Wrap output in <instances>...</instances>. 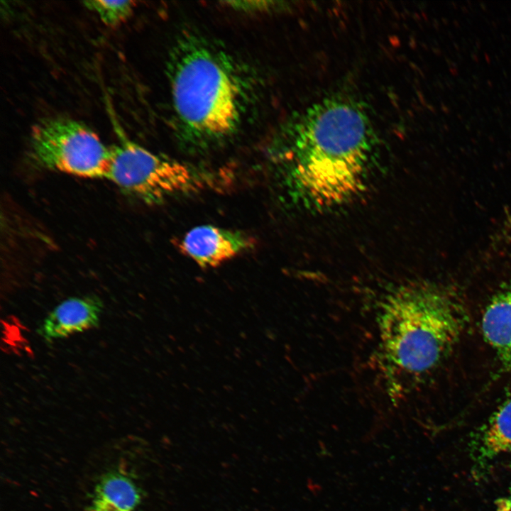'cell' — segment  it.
I'll list each match as a JSON object with an SVG mask.
<instances>
[{"mask_svg": "<svg viewBox=\"0 0 511 511\" xmlns=\"http://www.w3.org/2000/svg\"><path fill=\"white\" fill-rule=\"evenodd\" d=\"M370 128L351 103L324 102L304 118L287 158V178L297 194L319 206L339 204L362 187Z\"/></svg>", "mask_w": 511, "mask_h": 511, "instance_id": "obj_1", "label": "cell"}, {"mask_svg": "<svg viewBox=\"0 0 511 511\" xmlns=\"http://www.w3.org/2000/svg\"><path fill=\"white\" fill-rule=\"evenodd\" d=\"M466 322L464 307L449 290L432 284L405 285L388 295L380 308V348L399 370L422 373L456 344Z\"/></svg>", "mask_w": 511, "mask_h": 511, "instance_id": "obj_2", "label": "cell"}, {"mask_svg": "<svg viewBox=\"0 0 511 511\" xmlns=\"http://www.w3.org/2000/svg\"><path fill=\"white\" fill-rule=\"evenodd\" d=\"M244 89L233 66L204 43L186 40L172 62L171 94L182 127L199 143L229 136L243 113Z\"/></svg>", "mask_w": 511, "mask_h": 511, "instance_id": "obj_3", "label": "cell"}, {"mask_svg": "<svg viewBox=\"0 0 511 511\" xmlns=\"http://www.w3.org/2000/svg\"><path fill=\"white\" fill-rule=\"evenodd\" d=\"M110 149L106 179L148 204L217 189L224 181L221 174L157 155L126 138Z\"/></svg>", "mask_w": 511, "mask_h": 511, "instance_id": "obj_4", "label": "cell"}, {"mask_svg": "<svg viewBox=\"0 0 511 511\" xmlns=\"http://www.w3.org/2000/svg\"><path fill=\"white\" fill-rule=\"evenodd\" d=\"M30 153L40 167L84 178H106L111 149L81 121L50 117L35 123Z\"/></svg>", "mask_w": 511, "mask_h": 511, "instance_id": "obj_5", "label": "cell"}, {"mask_svg": "<svg viewBox=\"0 0 511 511\" xmlns=\"http://www.w3.org/2000/svg\"><path fill=\"white\" fill-rule=\"evenodd\" d=\"M246 233L211 225L192 229L179 243L182 251L202 268H215L252 248Z\"/></svg>", "mask_w": 511, "mask_h": 511, "instance_id": "obj_6", "label": "cell"}, {"mask_svg": "<svg viewBox=\"0 0 511 511\" xmlns=\"http://www.w3.org/2000/svg\"><path fill=\"white\" fill-rule=\"evenodd\" d=\"M103 307L102 301L95 295L67 299L46 316L37 332L46 341H53L95 328Z\"/></svg>", "mask_w": 511, "mask_h": 511, "instance_id": "obj_7", "label": "cell"}, {"mask_svg": "<svg viewBox=\"0 0 511 511\" xmlns=\"http://www.w3.org/2000/svg\"><path fill=\"white\" fill-rule=\"evenodd\" d=\"M481 326L486 341L502 363L511 369V280L488 303Z\"/></svg>", "mask_w": 511, "mask_h": 511, "instance_id": "obj_8", "label": "cell"}, {"mask_svg": "<svg viewBox=\"0 0 511 511\" xmlns=\"http://www.w3.org/2000/svg\"><path fill=\"white\" fill-rule=\"evenodd\" d=\"M141 500V490L131 476L112 470L97 482L89 511H136Z\"/></svg>", "mask_w": 511, "mask_h": 511, "instance_id": "obj_9", "label": "cell"}, {"mask_svg": "<svg viewBox=\"0 0 511 511\" xmlns=\"http://www.w3.org/2000/svg\"><path fill=\"white\" fill-rule=\"evenodd\" d=\"M511 452V398L494 413L485 426L478 447L480 461L493 458Z\"/></svg>", "mask_w": 511, "mask_h": 511, "instance_id": "obj_10", "label": "cell"}, {"mask_svg": "<svg viewBox=\"0 0 511 511\" xmlns=\"http://www.w3.org/2000/svg\"><path fill=\"white\" fill-rule=\"evenodd\" d=\"M85 7L95 11L101 21L110 27H116L131 15L135 2L132 1H86Z\"/></svg>", "mask_w": 511, "mask_h": 511, "instance_id": "obj_11", "label": "cell"}, {"mask_svg": "<svg viewBox=\"0 0 511 511\" xmlns=\"http://www.w3.org/2000/svg\"><path fill=\"white\" fill-rule=\"evenodd\" d=\"M496 511H511V488L505 495L495 502Z\"/></svg>", "mask_w": 511, "mask_h": 511, "instance_id": "obj_12", "label": "cell"}]
</instances>
